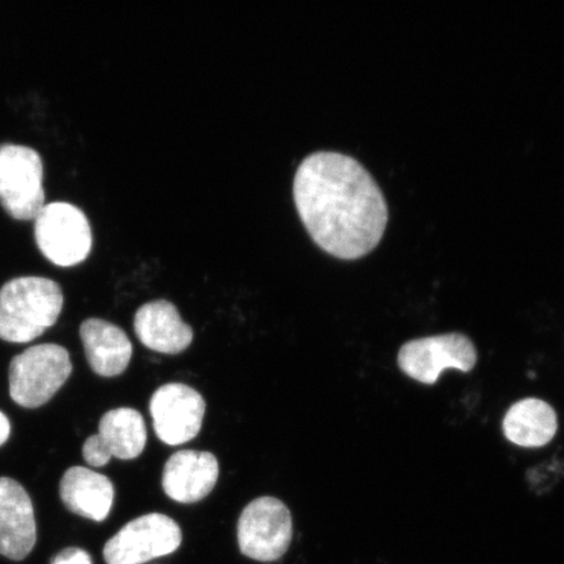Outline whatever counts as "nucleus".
I'll return each mask as SVG.
<instances>
[{
    "label": "nucleus",
    "mask_w": 564,
    "mask_h": 564,
    "mask_svg": "<svg viewBox=\"0 0 564 564\" xmlns=\"http://www.w3.org/2000/svg\"><path fill=\"white\" fill-rule=\"evenodd\" d=\"M293 193L302 224L329 256L364 258L382 241L386 197L361 162L337 152L310 154L295 173Z\"/></svg>",
    "instance_id": "1"
},
{
    "label": "nucleus",
    "mask_w": 564,
    "mask_h": 564,
    "mask_svg": "<svg viewBox=\"0 0 564 564\" xmlns=\"http://www.w3.org/2000/svg\"><path fill=\"white\" fill-rule=\"evenodd\" d=\"M62 289L45 278H18L0 289V340L26 344L54 326L62 313Z\"/></svg>",
    "instance_id": "2"
},
{
    "label": "nucleus",
    "mask_w": 564,
    "mask_h": 564,
    "mask_svg": "<svg viewBox=\"0 0 564 564\" xmlns=\"http://www.w3.org/2000/svg\"><path fill=\"white\" fill-rule=\"evenodd\" d=\"M73 372L69 352L58 344L28 348L10 364V397L20 406L45 405Z\"/></svg>",
    "instance_id": "3"
},
{
    "label": "nucleus",
    "mask_w": 564,
    "mask_h": 564,
    "mask_svg": "<svg viewBox=\"0 0 564 564\" xmlns=\"http://www.w3.org/2000/svg\"><path fill=\"white\" fill-rule=\"evenodd\" d=\"M0 204L21 221L34 220L45 207L44 162L32 148L0 144Z\"/></svg>",
    "instance_id": "4"
},
{
    "label": "nucleus",
    "mask_w": 564,
    "mask_h": 564,
    "mask_svg": "<svg viewBox=\"0 0 564 564\" xmlns=\"http://www.w3.org/2000/svg\"><path fill=\"white\" fill-rule=\"evenodd\" d=\"M34 221L35 242L52 263L73 267L88 258L94 238L79 208L63 202L47 204Z\"/></svg>",
    "instance_id": "5"
},
{
    "label": "nucleus",
    "mask_w": 564,
    "mask_h": 564,
    "mask_svg": "<svg viewBox=\"0 0 564 564\" xmlns=\"http://www.w3.org/2000/svg\"><path fill=\"white\" fill-rule=\"evenodd\" d=\"M237 532L239 550L247 558L278 561L292 544L291 511L276 498L253 499L241 513Z\"/></svg>",
    "instance_id": "6"
},
{
    "label": "nucleus",
    "mask_w": 564,
    "mask_h": 564,
    "mask_svg": "<svg viewBox=\"0 0 564 564\" xmlns=\"http://www.w3.org/2000/svg\"><path fill=\"white\" fill-rule=\"evenodd\" d=\"M182 532L172 518L148 513L127 523L104 547L108 564H143L181 546Z\"/></svg>",
    "instance_id": "7"
},
{
    "label": "nucleus",
    "mask_w": 564,
    "mask_h": 564,
    "mask_svg": "<svg viewBox=\"0 0 564 564\" xmlns=\"http://www.w3.org/2000/svg\"><path fill=\"white\" fill-rule=\"evenodd\" d=\"M398 362L408 377L423 384H434L443 370H474L477 350L474 343L463 334L417 338L401 347Z\"/></svg>",
    "instance_id": "8"
},
{
    "label": "nucleus",
    "mask_w": 564,
    "mask_h": 564,
    "mask_svg": "<svg viewBox=\"0 0 564 564\" xmlns=\"http://www.w3.org/2000/svg\"><path fill=\"white\" fill-rule=\"evenodd\" d=\"M150 411L159 438L169 446H180L200 433L206 401L192 387L169 383L153 393Z\"/></svg>",
    "instance_id": "9"
},
{
    "label": "nucleus",
    "mask_w": 564,
    "mask_h": 564,
    "mask_svg": "<svg viewBox=\"0 0 564 564\" xmlns=\"http://www.w3.org/2000/svg\"><path fill=\"white\" fill-rule=\"evenodd\" d=\"M147 436L143 415L135 409H112L102 415L98 433L84 443V460L94 468L105 467L112 457L132 460L143 453Z\"/></svg>",
    "instance_id": "10"
},
{
    "label": "nucleus",
    "mask_w": 564,
    "mask_h": 564,
    "mask_svg": "<svg viewBox=\"0 0 564 564\" xmlns=\"http://www.w3.org/2000/svg\"><path fill=\"white\" fill-rule=\"evenodd\" d=\"M37 542L30 494L15 479L0 477V555L23 561Z\"/></svg>",
    "instance_id": "11"
},
{
    "label": "nucleus",
    "mask_w": 564,
    "mask_h": 564,
    "mask_svg": "<svg viewBox=\"0 0 564 564\" xmlns=\"http://www.w3.org/2000/svg\"><path fill=\"white\" fill-rule=\"evenodd\" d=\"M220 468L215 455L206 451H180L165 464L162 488L178 503H196L214 490Z\"/></svg>",
    "instance_id": "12"
},
{
    "label": "nucleus",
    "mask_w": 564,
    "mask_h": 564,
    "mask_svg": "<svg viewBox=\"0 0 564 564\" xmlns=\"http://www.w3.org/2000/svg\"><path fill=\"white\" fill-rule=\"evenodd\" d=\"M135 334L148 349L178 355L193 343V328L182 321L172 302L160 300L141 306L133 321Z\"/></svg>",
    "instance_id": "13"
},
{
    "label": "nucleus",
    "mask_w": 564,
    "mask_h": 564,
    "mask_svg": "<svg viewBox=\"0 0 564 564\" xmlns=\"http://www.w3.org/2000/svg\"><path fill=\"white\" fill-rule=\"evenodd\" d=\"M80 338L90 369L97 376L118 377L129 368L132 344L116 324L90 317L82 323Z\"/></svg>",
    "instance_id": "14"
},
{
    "label": "nucleus",
    "mask_w": 564,
    "mask_h": 564,
    "mask_svg": "<svg viewBox=\"0 0 564 564\" xmlns=\"http://www.w3.org/2000/svg\"><path fill=\"white\" fill-rule=\"evenodd\" d=\"M59 496L69 512L100 523L109 517L116 490L110 478L88 468L73 467L62 477Z\"/></svg>",
    "instance_id": "15"
},
{
    "label": "nucleus",
    "mask_w": 564,
    "mask_h": 564,
    "mask_svg": "<svg viewBox=\"0 0 564 564\" xmlns=\"http://www.w3.org/2000/svg\"><path fill=\"white\" fill-rule=\"evenodd\" d=\"M558 429L552 406L540 399H525L513 404L503 420L506 438L520 447H544Z\"/></svg>",
    "instance_id": "16"
},
{
    "label": "nucleus",
    "mask_w": 564,
    "mask_h": 564,
    "mask_svg": "<svg viewBox=\"0 0 564 564\" xmlns=\"http://www.w3.org/2000/svg\"><path fill=\"white\" fill-rule=\"evenodd\" d=\"M52 564H91L90 556L82 549L68 547L55 556Z\"/></svg>",
    "instance_id": "17"
},
{
    "label": "nucleus",
    "mask_w": 564,
    "mask_h": 564,
    "mask_svg": "<svg viewBox=\"0 0 564 564\" xmlns=\"http://www.w3.org/2000/svg\"><path fill=\"white\" fill-rule=\"evenodd\" d=\"M11 435V422L3 412H0V447L9 441Z\"/></svg>",
    "instance_id": "18"
}]
</instances>
